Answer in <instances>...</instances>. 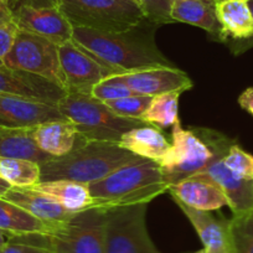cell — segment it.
<instances>
[{"label": "cell", "instance_id": "6da1fadb", "mask_svg": "<svg viewBox=\"0 0 253 253\" xmlns=\"http://www.w3.org/2000/svg\"><path fill=\"white\" fill-rule=\"evenodd\" d=\"M138 28L122 33L74 28L72 40L123 74L172 66L157 47L152 36L137 31Z\"/></svg>", "mask_w": 253, "mask_h": 253}, {"label": "cell", "instance_id": "7a4b0ae2", "mask_svg": "<svg viewBox=\"0 0 253 253\" xmlns=\"http://www.w3.org/2000/svg\"><path fill=\"white\" fill-rule=\"evenodd\" d=\"M138 159L118 143L81 139L71 153L40 165V181L72 180L89 185Z\"/></svg>", "mask_w": 253, "mask_h": 253}, {"label": "cell", "instance_id": "3957f363", "mask_svg": "<svg viewBox=\"0 0 253 253\" xmlns=\"http://www.w3.org/2000/svg\"><path fill=\"white\" fill-rule=\"evenodd\" d=\"M99 208L149 204L169 190L158 163L139 158L88 185Z\"/></svg>", "mask_w": 253, "mask_h": 253}, {"label": "cell", "instance_id": "277c9868", "mask_svg": "<svg viewBox=\"0 0 253 253\" xmlns=\"http://www.w3.org/2000/svg\"><path fill=\"white\" fill-rule=\"evenodd\" d=\"M233 140L211 129H184L180 121L172 126L171 145L159 164L169 185L199 174L213 159L228 152Z\"/></svg>", "mask_w": 253, "mask_h": 253}, {"label": "cell", "instance_id": "5b68a950", "mask_svg": "<svg viewBox=\"0 0 253 253\" xmlns=\"http://www.w3.org/2000/svg\"><path fill=\"white\" fill-rule=\"evenodd\" d=\"M57 108L65 118L76 126L84 140L119 143L124 133L137 126H147L142 119L117 116L103 102L89 94L67 93Z\"/></svg>", "mask_w": 253, "mask_h": 253}, {"label": "cell", "instance_id": "8992f818", "mask_svg": "<svg viewBox=\"0 0 253 253\" xmlns=\"http://www.w3.org/2000/svg\"><path fill=\"white\" fill-rule=\"evenodd\" d=\"M74 28L122 33L147 19L135 0H56Z\"/></svg>", "mask_w": 253, "mask_h": 253}, {"label": "cell", "instance_id": "52a82bcc", "mask_svg": "<svg viewBox=\"0 0 253 253\" xmlns=\"http://www.w3.org/2000/svg\"><path fill=\"white\" fill-rule=\"evenodd\" d=\"M147 205L107 209L104 221V253H160L147 228Z\"/></svg>", "mask_w": 253, "mask_h": 253}, {"label": "cell", "instance_id": "ba28073f", "mask_svg": "<svg viewBox=\"0 0 253 253\" xmlns=\"http://www.w3.org/2000/svg\"><path fill=\"white\" fill-rule=\"evenodd\" d=\"M106 208H89L74 213L46 236L52 253H104Z\"/></svg>", "mask_w": 253, "mask_h": 253}, {"label": "cell", "instance_id": "9c48e42d", "mask_svg": "<svg viewBox=\"0 0 253 253\" xmlns=\"http://www.w3.org/2000/svg\"><path fill=\"white\" fill-rule=\"evenodd\" d=\"M6 67L39 75L66 89L58 57V43L19 29L10 52L4 58Z\"/></svg>", "mask_w": 253, "mask_h": 253}, {"label": "cell", "instance_id": "30bf717a", "mask_svg": "<svg viewBox=\"0 0 253 253\" xmlns=\"http://www.w3.org/2000/svg\"><path fill=\"white\" fill-rule=\"evenodd\" d=\"M58 57L67 93L91 96L92 88L97 84L109 76L123 74L99 60L72 39L58 45Z\"/></svg>", "mask_w": 253, "mask_h": 253}, {"label": "cell", "instance_id": "8fae6325", "mask_svg": "<svg viewBox=\"0 0 253 253\" xmlns=\"http://www.w3.org/2000/svg\"><path fill=\"white\" fill-rule=\"evenodd\" d=\"M11 16L20 30L48 39L56 43L71 40L74 26L58 8L56 0H23L11 8Z\"/></svg>", "mask_w": 253, "mask_h": 253}, {"label": "cell", "instance_id": "7c38bea8", "mask_svg": "<svg viewBox=\"0 0 253 253\" xmlns=\"http://www.w3.org/2000/svg\"><path fill=\"white\" fill-rule=\"evenodd\" d=\"M0 94L20 97L57 107L66 96V89L58 84L23 70L0 67Z\"/></svg>", "mask_w": 253, "mask_h": 253}, {"label": "cell", "instance_id": "4fadbf2b", "mask_svg": "<svg viewBox=\"0 0 253 253\" xmlns=\"http://www.w3.org/2000/svg\"><path fill=\"white\" fill-rule=\"evenodd\" d=\"M133 92L143 96H160L170 92H182L193 88V81L186 74L174 66L152 67L139 71L113 75Z\"/></svg>", "mask_w": 253, "mask_h": 253}, {"label": "cell", "instance_id": "5bb4252c", "mask_svg": "<svg viewBox=\"0 0 253 253\" xmlns=\"http://www.w3.org/2000/svg\"><path fill=\"white\" fill-rule=\"evenodd\" d=\"M175 203L200 211L220 210L228 206L221 187L205 175H194L171 185L168 190Z\"/></svg>", "mask_w": 253, "mask_h": 253}, {"label": "cell", "instance_id": "9a60e30c", "mask_svg": "<svg viewBox=\"0 0 253 253\" xmlns=\"http://www.w3.org/2000/svg\"><path fill=\"white\" fill-rule=\"evenodd\" d=\"M58 119H65V117L57 107L0 94V126L28 128Z\"/></svg>", "mask_w": 253, "mask_h": 253}, {"label": "cell", "instance_id": "2e32d148", "mask_svg": "<svg viewBox=\"0 0 253 253\" xmlns=\"http://www.w3.org/2000/svg\"><path fill=\"white\" fill-rule=\"evenodd\" d=\"M225 155H220L213 159L199 174L210 177L221 187V190L227 198L228 208L231 209L233 215H241V213L252 211L253 180L243 179V177L233 174L223 163Z\"/></svg>", "mask_w": 253, "mask_h": 253}, {"label": "cell", "instance_id": "e0dca14e", "mask_svg": "<svg viewBox=\"0 0 253 253\" xmlns=\"http://www.w3.org/2000/svg\"><path fill=\"white\" fill-rule=\"evenodd\" d=\"M3 199L20 206L29 213L47 225L56 227L66 222L74 213L65 210L60 204L46 194L33 187H13L6 191Z\"/></svg>", "mask_w": 253, "mask_h": 253}, {"label": "cell", "instance_id": "ac0fdd59", "mask_svg": "<svg viewBox=\"0 0 253 253\" xmlns=\"http://www.w3.org/2000/svg\"><path fill=\"white\" fill-rule=\"evenodd\" d=\"M191 222L204 245L205 253H232L228 220L216 218L210 211H200L176 203Z\"/></svg>", "mask_w": 253, "mask_h": 253}, {"label": "cell", "instance_id": "d6986e66", "mask_svg": "<svg viewBox=\"0 0 253 253\" xmlns=\"http://www.w3.org/2000/svg\"><path fill=\"white\" fill-rule=\"evenodd\" d=\"M33 134L39 148L52 158L67 155L82 139L76 126L66 118L39 124Z\"/></svg>", "mask_w": 253, "mask_h": 253}, {"label": "cell", "instance_id": "ffe728a7", "mask_svg": "<svg viewBox=\"0 0 253 253\" xmlns=\"http://www.w3.org/2000/svg\"><path fill=\"white\" fill-rule=\"evenodd\" d=\"M34 126L8 128L0 126V157L30 160L39 165L53 159L39 148L34 139Z\"/></svg>", "mask_w": 253, "mask_h": 253}, {"label": "cell", "instance_id": "44dd1931", "mask_svg": "<svg viewBox=\"0 0 253 253\" xmlns=\"http://www.w3.org/2000/svg\"><path fill=\"white\" fill-rule=\"evenodd\" d=\"M216 16L221 26V39L248 40L253 38V15L247 0L216 1Z\"/></svg>", "mask_w": 253, "mask_h": 253}, {"label": "cell", "instance_id": "7402d4cb", "mask_svg": "<svg viewBox=\"0 0 253 253\" xmlns=\"http://www.w3.org/2000/svg\"><path fill=\"white\" fill-rule=\"evenodd\" d=\"M118 144L137 157L159 163L171 143L168 142L159 128L147 124L124 133Z\"/></svg>", "mask_w": 253, "mask_h": 253}, {"label": "cell", "instance_id": "603a6c76", "mask_svg": "<svg viewBox=\"0 0 253 253\" xmlns=\"http://www.w3.org/2000/svg\"><path fill=\"white\" fill-rule=\"evenodd\" d=\"M31 187L52 198L65 210L72 213L96 206L89 193L88 185L81 182L72 181V180H52V181H40Z\"/></svg>", "mask_w": 253, "mask_h": 253}, {"label": "cell", "instance_id": "cb8c5ba5", "mask_svg": "<svg viewBox=\"0 0 253 253\" xmlns=\"http://www.w3.org/2000/svg\"><path fill=\"white\" fill-rule=\"evenodd\" d=\"M171 19L198 26L221 38V26L216 16V0H174Z\"/></svg>", "mask_w": 253, "mask_h": 253}, {"label": "cell", "instance_id": "d4e9b609", "mask_svg": "<svg viewBox=\"0 0 253 253\" xmlns=\"http://www.w3.org/2000/svg\"><path fill=\"white\" fill-rule=\"evenodd\" d=\"M0 228L16 236H47L55 227L36 218L20 206L0 198Z\"/></svg>", "mask_w": 253, "mask_h": 253}, {"label": "cell", "instance_id": "484cf974", "mask_svg": "<svg viewBox=\"0 0 253 253\" xmlns=\"http://www.w3.org/2000/svg\"><path fill=\"white\" fill-rule=\"evenodd\" d=\"M180 92L160 94L153 97L150 106L142 116V121L157 128L167 129L179 121Z\"/></svg>", "mask_w": 253, "mask_h": 253}, {"label": "cell", "instance_id": "4316f807", "mask_svg": "<svg viewBox=\"0 0 253 253\" xmlns=\"http://www.w3.org/2000/svg\"><path fill=\"white\" fill-rule=\"evenodd\" d=\"M0 177L13 187H31L40 182L41 167L30 160L0 157Z\"/></svg>", "mask_w": 253, "mask_h": 253}, {"label": "cell", "instance_id": "83f0119b", "mask_svg": "<svg viewBox=\"0 0 253 253\" xmlns=\"http://www.w3.org/2000/svg\"><path fill=\"white\" fill-rule=\"evenodd\" d=\"M232 253H253V210L228 220Z\"/></svg>", "mask_w": 253, "mask_h": 253}, {"label": "cell", "instance_id": "f1b7e54d", "mask_svg": "<svg viewBox=\"0 0 253 253\" xmlns=\"http://www.w3.org/2000/svg\"><path fill=\"white\" fill-rule=\"evenodd\" d=\"M153 97L143 96V94H132V96L123 97L113 101L103 102L114 114L123 118L140 119L148 107L150 106Z\"/></svg>", "mask_w": 253, "mask_h": 253}, {"label": "cell", "instance_id": "f546056e", "mask_svg": "<svg viewBox=\"0 0 253 253\" xmlns=\"http://www.w3.org/2000/svg\"><path fill=\"white\" fill-rule=\"evenodd\" d=\"M223 163L237 176L253 180V155L245 152L235 143L231 145L228 152L223 157Z\"/></svg>", "mask_w": 253, "mask_h": 253}, {"label": "cell", "instance_id": "4dcf8cb0", "mask_svg": "<svg viewBox=\"0 0 253 253\" xmlns=\"http://www.w3.org/2000/svg\"><path fill=\"white\" fill-rule=\"evenodd\" d=\"M0 253H52L46 243V236L28 235L15 236Z\"/></svg>", "mask_w": 253, "mask_h": 253}, {"label": "cell", "instance_id": "1f68e13d", "mask_svg": "<svg viewBox=\"0 0 253 253\" xmlns=\"http://www.w3.org/2000/svg\"><path fill=\"white\" fill-rule=\"evenodd\" d=\"M132 94H135V92H133L126 84L113 76L107 77L103 81L97 84L91 92V96L93 98L102 102L113 101V99L123 98V97L132 96Z\"/></svg>", "mask_w": 253, "mask_h": 253}, {"label": "cell", "instance_id": "d6a6232c", "mask_svg": "<svg viewBox=\"0 0 253 253\" xmlns=\"http://www.w3.org/2000/svg\"><path fill=\"white\" fill-rule=\"evenodd\" d=\"M142 9L147 21L153 24L174 23L171 6L174 0H135Z\"/></svg>", "mask_w": 253, "mask_h": 253}, {"label": "cell", "instance_id": "836d02e7", "mask_svg": "<svg viewBox=\"0 0 253 253\" xmlns=\"http://www.w3.org/2000/svg\"><path fill=\"white\" fill-rule=\"evenodd\" d=\"M19 28L15 25L14 21L6 24V25L0 26V60L4 62V58L8 56L15 42L16 34Z\"/></svg>", "mask_w": 253, "mask_h": 253}, {"label": "cell", "instance_id": "e575fe53", "mask_svg": "<svg viewBox=\"0 0 253 253\" xmlns=\"http://www.w3.org/2000/svg\"><path fill=\"white\" fill-rule=\"evenodd\" d=\"M238 104L241 106V108L253 114V87L245 89L241 93V96L238 97Z\"/></svg>", "mask_w": 253, "mask_h": 253}, {"label": "cell", "instance_id": "d590c367", "mask_svg": "<svg viewBox=\"0 0 253 253\" xmlns=\"http://www.w3.org/2000/svg\"><path fill=\"white\" fill-rule=\"evenodd\" d=\"M15 236L16 235H14V233H10L8 232V231H4L0 228V250H1L5 245H8Z\"/></svg>", "mask_w": 253, "mask_h": 253}, {"label": "cell", "instance_id": "8d00e7d4", "mask_svg": "<svg viewBox=\"0 0 253 253\" xmlns=\"http://www.w3.org/2000/svg\"><path fill=\"white\" fill-rule=\"evenodd\" d=\"M13 21V16H11V11L6 10V9L0 8V26L6 25V24Z\"/></svg>", "mask_w": 253, "mask_h": 253}, {"label": "cell", "instance_id": "74e56055", "mask_svg": "<svg viewBox=\"0 0 253 253\" xmlns=\"http://www.w3.org/2000/svg\"><path fill=\"white\" fill-rule=\"evenodd\" d=\"M10 187H11V185L9 184V182H6L5 180L0 177V198H3V196L6 194V191H8Z\"/></svg>", "mask_w": 253, "mask_h": 253}, {"label": "cell", "instance_id": "f35d334b", "mask_svg": "<svg viewBox=\"0 0 253 253\" xmlns=\"http://www.w3.org/2000/svg\"><path fill=\"white\" fill-rule=\"evenodd\" d=\"M0 8L10 10V0H0Z\"/></svg>", "mask_w": 253, "mask_h": 253}, {"label": "cell", "instance_id": "ab89813d", "mask_svg": "<svg viewBox=\"0 0 253 253\" xmlns=\"http://www.w3.org/2000/svg\"><path fill=\"white\" fill-rule=\"evenodd\" d=\"M248 1V6H250V9H251V13H252V15H253V0H247Z\"/></svg>", "mask_w": 253, "mask_h": 253}, {"label": "cell", "instance_id": "60d3db41", "mask_svg": "<svg viewBox=\"0 0 253 253\" xmlns=\"http://www.w3.org/2000/svg\"><path fill=\"white\" fill-rule=\"evenodd\" d=\"M1 66H5V65H4V62H3V61L0 60V67H1Z\"/></svg>", "mask_w": 253, "mask_h": 253}, {"label": "cell", "instance_id": "b9f144b4", "mask_svg": "<svg viewBox=\"0 0 253 253\" xmlns=\"http://www.w3.org/2000/svg\"><path fill=\"white\" fill-rule=\"evenodd\" d=\"M216 1H220V0H216Z\"/></svg>", "mask_w": 253, "mask_h": 253}, {"label": "cell", "instance_id": "7bdbcfd3", "mask_svg": "<svg viewBox=\"0 0 253 253\" xmlns=\"http://www.w3.org/2000/svg\"><path fill=\"white\" fill-rule=\"evenodd\" d=\"M252 179H253V176H252Z\"/></svg>", "mask_w": 253, "mask_h": 253}, {"label": "cell", "instance_id": "ee69618b", "mask_svg": "<svg viewBox=\"0 0 253 253\" xmlns=\"http://www.w3.org/2000/svg\"><path fill=\"white\" fill-rule=\"evenodd\" d=\"M252 116H253V114H252Z\"/></svg>", "mask_w": 253, "mask_h": 253}]
</instances>
